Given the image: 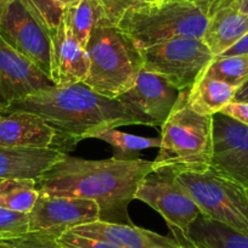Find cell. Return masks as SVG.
I'll use <instances>...</instances> for the list:
<instances>
[{"instance_id": "obj_6", "label": "cell", "mask_w": 248, "mask_h": 248, "mask_svg": "<svg viewBox=\"0 0 248 248\" xmlns=\"http://www.w3.org/2000/svg\"><path fill=\"white\" fill-rule=\"evenodd\" d=\"M169 169L196 202L202 216L248 233V186L221 175L211 166Z\"/></svg>"}, {"instance_id": "obj_23", "label": "cell", "mask_w": 248, "mask_h": 248, "mask_svg": "<svg viewBox=\"0 0 248 248\" xmlns=\"http://www.w3.org/2000/svg\"><path fill=\"white\" fill-rule=\"evenodd\" d=\"M39 191L34 179L0 180V207L28 214L37 202Z\"/></svg>"}, {"instance_id": "obj_14", "label": "cell", "mask_w": 248, "mask_h": 248, "mask_svg": "<svg viewBox=\"0 0 248 248\" xmlns=\"http://www.w3.org/2000/svg\"><path fill=\"white\" fill-rule=\"evenodd\" d=\"M0 146L68 152L63 140L49 124L37 114L28 112H11L0 116Z\"/></svg>"}, {"instance_id": "obj_21", "label": "cell", "mask_w": 248, "mask_h": 248, "mask_svg": "<svg viewBox=\"0 0 248 248\" xmlns=\"http://www.w3.org/2000/svg\"><path fill=\"white\" fill-rule=\"evenodd\" d=\"M63 18L83 47L87 46L94 27L101 25V11L96 0H71Z\"/></svg>"}, {"instance_id": "obj_11", "label": "cell", "mask_w": 248, "mask_h": 248, "mask_svg": "<svg viewBox=\"0 0 248 248\" xmlns=\"http://www.w3.org/2000/svg\"><path fill=\"white\" fill-rule=\"evenodd\" d=\"M100 220V208L92 200L40 194L28 213L30 232L59 238L76 226Z\"/></svg>"}, {"instance_id": "obj_20", "label": "cell", "mask_w": 248, "mask_h": 248, "mask_svg": "<svg viewBox=\"0 0 248 248\" xmlns=\"http://www.w3.org/2000/svg\"><path fill=\"white\" fill-rule=\"evenodd\" d=\"M189 235L204 248H248V233L200 214L190 226Z\"/></svg>"}, {"instance_id": "obj_27", "label": "cell", "mask_w": 248, "mask_h": 248, "mask_svg": "<svg viewBox=\"0 0 248 248\" xmlns=\"http://www.w3.org/2000/svg\"><path fill=\"white\" fill-rule=\"evenodd\" d=\"M101 11V25L117 27L123 15L133 6L144 3L146 0H96Z\"/></svg>"}, {"instance_id": "obj_26", "label": "cell", "mask_w": 248, "mask_h": 248, "mask_svg": "<svg viewBox=\"0 0 248 248\" xmlns=\"http://www.w3.org/2000/svg\"><path fill=\"white\" fill-rule=\"evenodd\" d=\"M22 1L32 13V15L44 26L45 30L52 37L59 27L63 11L55 8L50 0H22Z\"/></svg>"}, {"instance_id": "obj_9", "label": "cell", "mask_w": 248, "mask_h": 248, "mask_svg": "<svg viewBox=\"0 0 248 248\" xmlns=\"http://www.w3.org/2000/svg\"><path fill=\"white\" fill-rule=\"evenodd\" d=\"M0 37L51 78V35L22 0H14L0 21Z\"/></svg>"}, {"instance_id": "obj_17", "label": "cell", "mask_w": 248, "mask_h": 248, "mask_svg": "<svg viewBox=\"0 0 248 248\" xmlns=\"http://www.w3.org/2000/svg\"><path fill=\"white\" fill-rule=\"evenodd\" d=\"M65 152L54 149L0 146V180L39 179L63 157Z\"/></svg>"}, {"instance_id": "obj_35", "label": "cell", "mask_w": 248, "mask_h": 248, "mask_svg": "<svg viewBox=\"0 0 248 248\" xmlns=\"http://www.w3.org/2000/svg\"><path fill=\"white\" fill-rule=\"evenodd\" d=\"M235 5L240 13L248 14V0H235Z\"/></svg>"}, {"instance_id": "obj_3", "label": "cell", "mask_w": 248, "mask_h": 248, "mask_svg": "<svg viewBox=\"0 0 248 248\" xmlns=\"http://www.w3.org/2000/svg\"><path fill=\"white\" fill-rule=\"evenodd\" d=\"M208 16L189 0H146L130 8L117 28L139 50L178 37L202 38Z\"/></svg>"}, {"instance_id": "obj_15", "label": "cell", "mask_w": 248, "mask_h": 248, "mask_svg": "<svg viewBox=\"0 0 248 248\" xmlns=\"http://www.w3.org/2000/svg\"><path fill=\"white\" fill-rule=\"evenodd\" d=\"M90 68L85 47L78 43L62 15L51 37V79L56 85L83 83Z\"/></svg>"}, {"instance_id": "obj_29", "label": "cell", "mask_w": 248, "mask_h": 248, "mask_svg": "<svg viewBox=\"0 0 248 248\" xmlns=\"http://www.w3.org/2000/svg\"><path fill=\"white\" fill-rule=\"evenodd\" d=\"M57 242L66 248H122L113 243L107 242V241L76 235L71 231H66L62 233L57 238Z\"/></svg>"}, {"instance_id": "obj_30", "label": "cell", "mask_w": 248, "mask_h": 248, "mask_svg": "<svg viewBox=\"0 0 248 248\" xmlns=\"http://www.w3.org/2000/svg\"><path fill=\"white\" fill-rule=\"evenodd\" d=\"M219 113L226 114L236 121L248 125V104L246 102H231Z\"/></svg>"}, {"instance_id": "obj_31", "label": "cell", "mask_w": 248, "mask_h": 248, "mask_svg": "<svg viewBox=\"0 0 248 248\" xmlns=\"http://www.w3.org/2000/svg\"><path fill=\"white\" fill-rule=\"evenodd\" d=\"M189 1L197 4L209 17L217 9L225 5V4H229L232 0H189Z\"/></svg>"}, {"instance_id": "obj_37", "label": "cell", "mask_w": 248, "mask_h": 248, "mask_svg": "<svg viewBox=\"0 0 248 248\" xmlns=\"http://www.w3.org/2000/svg\"><path fill=\"white\" fill-rule=\"evenodd\" d=\"M13 1L14 0H0V21H1V18H3L6 9L9 8V5H10Z\"/></svg>"}, {"instance_id": "obj_12", "label": "cell", "mask_w": 248, "mask_h": 248, "mask_svg": "<svg viewBox=\"0 0 248 248\" xmlns=\"http://www.w3.org/2000/svg\"><path fill=\"white\" fill-rule=\"evenodd\" d=\"M51 78L0 37V113L15 102L55 87Z\"/></svg>"}, {"instance_id": "obj_13", "label": "cell", "mask_w": 248, "mask_h": 248, "mask_svg": "<svg viewBox=\"0 0 248 248\" xmlns=\"http://www.w3.org/2000/svg\"><path fill=\"white\" fill-rule=\"evenodd\" d=\"M211 167L248 186V125L226 114H214Z\"/></svg>"}, {"instance_id": "obj_28", "label": "cell", "mask_w": 248, "mask_h": 248, "mask_svg": "<svg viewBox=\"0 0 248 248\" xmlns=\"http://www.w3.org/2000/svg\"><path fill=\"white\" fill-rule=\"evenodd\" d=\"M15 248H66L57 242V238L46 233L27 232L21 237L10 240Z\"/></svg>"}, {"instance_id": "obj_2", "label": "cell", "mask_w": 248, "mask_h": 248, "mask_svg": "<svg viewBox=\"0 0 248 248\" xmlns=\"http://www.w3.org/2000/svg\"><path fill=\"white\" fill-rule=\"evenodd\" d=\"M11 112L39 116L60 135L68 151L101 130L138 125L118 100L108 99L84 83L55 85L15 102L5 113Z\"/></svg>"}, {"instance_id": "obj_10", "label": "cell", "mask_w": 248, "mask_h": 248, "mask_svg": "<svg viewBox=\"0 0 248 248\" xmlns=\"http://www.w3.org/2000/svg\"><path fill=\"white\" fill-rule=\"evenodd\" d=\"M180 90L167 78L150 71H140L134 85L118 97L138 125L162 127L178 100Z\"/></svg>"}, {"instance_id": "obj_22", "label": "cell", "mask_w": 248, "mask_h": 248, "mask_svg": "<svg viewBox=\"0 0 248 248\" xmlns=\"http://www.w3.org/2000/svg\"><path fill=\"white\" fill-rule=\"evenodd\" d=\"M95 139L107 142L113 149V158L118 161H134L139 158L144 150L158 147L161 138H144L117 130V128L105 129L94 135Z\"/></svg>"}, {"instance_id": "obj_16", "label": "cell", "mask_w": 248, "mask_h": 248, "mask_svg": "<svg viewBox=\"0 0 248 248\" xmlns=\"http://www.w3.org/2000/svg\"><path fill=\"white\" fill-rule=\"evenodd\" d=\"M68 231L76 235L107 241L122 248H180L173 237L162 236L134 224L97 220L76 226Z\"/></svg>"}, {"instance_id": "obj_33", "label": "cell", "mask_w": 248, "mask_h": 248, "mask_svg": "<svg viewBox=\"0 0 248 248\" xmlns=\"http://www.w3.org/2000/svg\"><path fill=\"white\" fill-rule=\"evenodd\" d=\"M231 55H248V33L220 56H231Z\"/></svg>"}, {"instance_id": "obj_1", "label": "cell", "mask_w": 248, "mask_h": 248, "mask_svg": "<svg viewBox=\"0 0 248 248\" xmlns=\"http://www.w3.org/2000/svg\"><path fill=\"white\" fill-rule=\"evenodd\" d=\"M152 170L154 162L146 159L90 161L65 154L35 181L40 194L96 202L100 220L132 224L128 206L140 181Z\"/></svg>"}, {"instance_id": "obj_36", "label": "cell", "mask_w": 248, "mask_h": 248, "mask_svg": "<svg viewBox=\"0 0 248 248\" xmlns=\"http://www.w3.org/2000/svg\"><path fill=\"white\" fill-rule=\"evenodd\" d=\"M50 1H51V4L55 8H57L61 11H65L66 6L68 5V3H70L71 0H50Z\"/></svg>"}, {"instance_id": "obj_8", "label": "cell", "mask_w": 248, "mask_h": 248, "mask_svg": "<svg viewBox=\"0 0 248 248\" xmlns=\"http://www.w3.org/2000/svg\"><path fill=\"white\" fill-rule=\"evenodd\" d=\"M134 200L158 212L169 230L189 233L190 226L201 214L196 202L169 168L155 169L147 174L140 181Z\"/></svg>"}, {"instance_id": "obj_18", "label": "cell", "mask_w": 248, "mask_h": 248, "mask_svg": "<svg viewBox=\"0 0 248 248\" xmlns=\"http://www.w3.org/2000/svg\"><path fill=\"white\" fill-rule=\"evenodd\" d=\"M248 33V14L240 13L235 0L217 9L208 17L202 39L214 57L230 49Z\"/></svg>"}, {"instance_id": "obj_25", "label": "cell", "mask_w": 248, "mask_h": 248, "mask_svg": "<svg viewBox=\"0 0 248 248\" xmlns=\"http://www.w3.org/2000/svg\"><path fill=\"white\" fill-rule=\"evenodd\" d=\"M30 232L28 214L0 207V240L10 241Z\"/></svg>"}, {"instance_id": "obj_38", "label": "cell", "mask_w": 248, "mask_h": 248, "mask_svg": "<svg viewBox=\"0 0 248 248\" xmlns=\"http://www.w3.org/2000/svg\"><path fill=\"white\" fill-rule=\"evenodd\" d=\"M0 248H15L10 241H3L0 240Z\"/></svg>"}, {"instance_id": "obj_24", "label": "cell", "mask_w": 248, "mask_h": 248, "mask_svg": "<svg viewBox=\"0 0 248 248\" xmlns=\"http://www.w3.org/2000/svg\"><path fill=\"white\" fill-rule=\"evenodd\" d=\"M202 75L240 88L248 80V55L214 57Z\"/></svg>"}, {"instance_id": "obj_34", "label": "cell", "mask_w": 248, "mask_h": 248, "mask_svg": "<svg viewBox=\"0 0 248 248\" xmlns=\"http://www.w3.org/2000/svg\"><path fill=\"white\" fill-rule=\"evenodd\" d=\"M233 102H246V104H248V80L245 84L241 85L240 88H237L235 96H233Z\"/></svg>"}, {"instance_id": "obj_32", "label": "cell", "mask_w": 248, "mask_h": 248, "mask_svg": "<svg viewBox=\"0 0 248 248\" xmlns=\"http://www.w3.org/2000/svg\"><path fill=\"white\" fill-rule=\"evenodd\" d=\"M170 233L171 237L179 243L180 248H204L203 246L195 242V241L190 237L189 233L181 232V231L178 230H170Z\"/></svg>"}, {"instance_id": "obj_19", "label": "cell", "mask_w": 248, "mask_h": 248, "mask_svg": "<svg viewBox=\"0 0 248 248\" xmlns=\"http://www.w3.org/2000/svg\"><path fill=\"white\" fill-rule=\"evenodd\" d=\"M236 90L232 85L201 75L189 89L187 102L197 113L213 117L233 101Z\"/></svg>"}, {"instance_id": "obj_5", "label": "cell", "mask_w": 248, "mask_h": 248, "mask_svg": "<svg viewBox=\"0 0 248 248\" xmlns=\"http://www.w3.org/2000/svg\"><path fill=\"white\" fill-rule=\"evenodd\" d=\"M85 50L90 68L83 83L108 99L129 90L144 67L140 50L114 26L94 27Z\"/></svg>"}, {"instance_id": "obj_4", "label": "cell", "mask_w": 248, "mask_h": 248, "mask_svg": "<svg viewBox=\"0 0 248 248\" xmlns=\"http://www.w3.org/2000/svg\"><path fill=\"white\" fill-rule=\"evenodd\" d=\"M189 89L181 90L168 118L162 124L161 145L154 170L159 168L201 169L211 166L213 155V117L190 107Z\"/></svg>"}, {"instance_id": "obj_7", "label": "cell", "mask_w": 248, "mask_h": 248, "mask_svg": "<svg viewBox=\"0 0 248 248\" xmlns=\"http://www.w3.org/2000/svg\"><path fill=\"white\" fill-rule=\"evenodd\" d=\"M142 66L178 90L190 89L214 59L202 38L178 37L140 50Z\"/></svg>"}]
</instances>
